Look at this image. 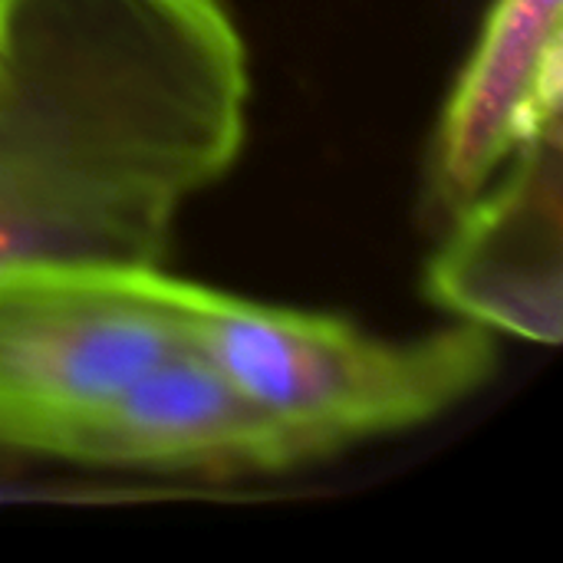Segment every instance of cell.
Instances as JSON below:
<instances>
[{"label": "cell", "mask_w": 563, "mask_h": 563, "mask_svg": "<svg viewBox=\"0 0 563 563\" xmlns=\"http://www.w3.org/2000/svg\"><path fill=\"white\" fill-rule=\"evenodd\" d=\"M251 73L221 0H10L0 20V274L158 264L238 158Z\"/></svg>", "instance_id": "obj_1"}, {"label": "cell", "mask_w": 563, "mask_h": 563, "mask_svg": "<svg viewBox=\"0 0 563 563\" xmlns=\"http://www.w3.org/2000/svg\"><path fill=\"white\" fill-rule=\"evenodd\" d=\"M165 294L185 346L294 432L313 462L435 422L478 396L498 369L495 333L462 320L389 340L330 313L261 303L172 274Z\"/></svg>", "instance_id": "obj_2"}, {"label": "cell", "mask_w": 563, "mask_h": 563, "mask_svg": "<svg viewBox=\"0 0 563 563\" xmlns=\"http://www.w3.org/2000/svg\"><path fill=\"white\" fill-rule=\"evenodd\" d=\"M158 264L0 274V452L66 459L96 416L181 350Z\"/></svg>", "instance_id": "obj_3"}, {"label": "cell", "mask_w": 563, "mask_h": 563, "mask_svg": "<svg viewBox=\"0 0 563 563\" xmlns=\"http://www.w3.org/2000/svg\"><path fill=\"white\" fill-rule=\"evenodd\" d=\"M435 307L488 333L561 343L563 125L534 135L508 168L455 211L426 267Z\"/></svg>", "instance_id": "obj_4"}, {"label": "cell", "mask_w": 563, "mask_h": 563, "mask_svg": "<svg viewBox=\"0 0 563 563\" xmlns=\"http://www.w3.org/2000/svg\"><path fill=\"white\" fill-rule=\"evenodd\" d=\"M63 462L238 478L287 472L313 455L205 356L181 346L115 396Z\"/></svg>", "instance_id": "obj_5"}, {"label": "cell", "mask_w": 563, "mask_h": 563, "mask_svg": "<svg viewBox=\"0 0 563 563\" xmlns=\"http://www.w3.org/2000/svg\"><path fill=\"white\" fill-rule=\"evenodd\" d=\"M563 112V0H495L432 139V195L459 211Z\"/></svg>", "instance_id": "obj_6"}, {"label": "cell", "mask_w": 563, "mask_h": 563, "mask_svg": "<svg viewBox=\"0 0 563 563\" xmlns=\"http://www.w3.org/2000/svg\"><path fill=\"white\" fill-rule=\"evenodd\" d=\"M7 3H10V0H0V20H3V13H7Z\"/></svg>", "instance_id": "obj_7"}]
</instances>
